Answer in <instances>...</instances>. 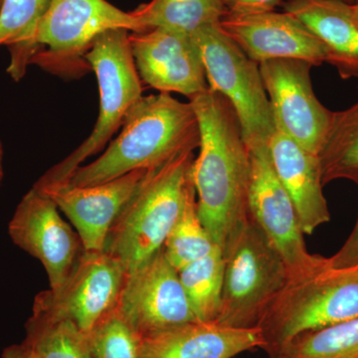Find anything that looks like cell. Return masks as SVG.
<instances>
[{"label": "cell", "instance_id": "cell-1", "mask_svg": "<svg viewBox=\"0 0 358 358\" xmlns=\"http://www.w3.org/2000/svg\"><path fill=\"white\" fill-rule=\"evenodd\" d=\"M189 102L200 129L199 155L192 166L197 209L214 243L222 249L249 215L250 150L225 96L208 88Z\"/></svg>", "mask_w": 358, "mask_h": 358}, {"label": "cell", "instance_id": "cell-2", "mask_svg": "<svg viewBox=\"0 0 358 358\" xmlns=\"http://www.w3.org/2000/svg\"><path fill=\"white\" fill-rule=\"evenodd\" d=\"M121 129L101 157L78 167L64 183L85 187L138 169L155 171L200 145L199 119L192 103L180 102L169 93L141 96Z\"/></svg>", "mask_w": 358, "mask_h": 358}, {"label": "cell", "instance_id": "cell-3", "mask_svg": "<svg viewBox=\"0 0 358 358\" xmlns=\"http://www.w3.org/2000/svg\"><path fill=\"white\" fill-rule=\"evenodd\" d=\"M194 159L188 150L150 171L113 223L103 251L128 274L164 248L185 206Z\"/></svg>", "mask_w": 358, "mask_h": 358}, {"label": "cell", "instance_id": "cell-4", "mask_svg": "<svg viewBox=\"0 0 358 358\" xmlns=\"http://www.w3.org/2000/svg\"><path fill=\"white\" fill-rule=\"evenodd\" d=\"M358 317V267L327 268L288 280L265 310L257 327L263 350L277 352L301 334Z\"/></svg>", "mask_w": 358, "mask_h": 358}, {"label": "cell", "instance_id": "cell-5", "mask_svg": "<svg viewBox=\"0 0 358 358\" xmlns=\"http://www.w3.org/2000/svg\"><path fill=\"white\" fill-rule=\"evenodd\" d=\"M224 274L216 324L256 327L288 281L286 265L251 215L233 230L222 248Z\"/></svg>", "mask_w": 358, "mask_h": 358}, {"label": "cell", "instance_id": "cell-6", "mask_svg": "<svg viewBox=\"0 0 358 358\" xmlns=\"http://www.w3.org/2000/svg\"><path fill=\"white\" fill-rule=\"evenodd\" d=\"M129 33L127 29H110L94 40L85 58L98 81V120L87 140L47 171L34 183L36 187L66 182L85 160L106 148L122 128L129 110L143 96L141 80L131 54Z\"/></svg>", "mask_w": 358, "mask_h": 358}, {"label": "cell", "instance_id": "cell-7", "mask_svg": "<svg viewBox=\"0 0 358 358\" xmlns=\"http://www.w3.org/2000/svg\"><path fill=\"white\" fill-rule=\"evenodd\" d=\"M110 29L141 31L131 13L107 0H50L35 35L31 65L62 78L84 76L91 70L87 52Z\"/></svg>", "mask_w": 358, "mask_h": 358}, {"label": "cell", "instance_id": "cell-8", "mask_svg": "<svg viewBox=\"0 0 358 358\" xmlns=\"http://www.w3.org/2000/svg\"><path fill=\"white\" fill-rule=\"evenodd\" d=\"M192 37L201 53L209 88L229 101L248 147L268 143L275 127L258 63L223 32L219 23L203 26Z\"/></svg>", "mask_w": 358, "mask_h": 358}, {"label": "cell", "instance_id": "cell-9", "mask_svg": "<svg viewBox=\"0 0 358 358\" xmlns=\"http://www.w3.org/2000/svg\"><path fill=\"white\" fill-rule=\"evenodd\" d=\"M249 150V214L281 255L288 280L301 279L331 267L329 258L308 251L298 213L278 178L268 143H256Z\"/></svg>", "mask_w": 358, "mask_h": 358}, {"label": "cell", "instance_id": "cell-10", "mask_svg": "<svg viewBox=\"0 0 358 358\" xmlns=\"http://www.w3.org/2000/svg\"><path fill=\"white\" fill-rule=\"evenodd\" d=\"M275 131L286 134L308 152L319 155L333 120L313 92L308 62L274 59L259 64Z\"/></svg>", "mask_w": 358, "mask_h": 358}, {"label": "cell", "instance_id": "cell-11", "mask_svg": "<svg viewBox=\"0 0 358 358\" xmlns=\"http://www.w3.org/2000/svg\"><path fill=\"white\" fill-rule=\"evenodd\" d=\"M8 235L43 265L51 289L67 281L85 252L79 234L60 215L55 202L33 186L9 221Z\"/></svg>", "mask_w": 358, "mask_h": 358}, {"label": "cell", "instance_id": "cell-12", "mask_svg": "<svg viewBox=\"0 0 358 358\" xmlns=\"http://www.w3.org/2000/svg\"><path fill=\"white\" fill-rule=\"evenodd\" d=\"M119 308L140 338L199 320L164 248L128 274Z\"/></svg>", "mask_w": 358, "mask_h": 358}, {"label": "cell", "instance_id": "cell-13", "mask_svg": "<svg viewBox=\"0 0 358 358\" xmlns=\"http://www.w3.org/2000/svg\"><path fill=\"white\" fill-rule=\"evenodd\" d=\"M129 44L141 82L159 93L174 92L190 100L209 88L192 35L155 28L129 33Z\"/></svg>", "mask_w": 358, "mask_h": 358}, {"label": "cell", "instance_id": "cell-14", "mask_svg": "<svg viewBox=\"0 0 358 358\" xmlns=\"http://www.w3.org/2000/svg\"><path fill=\"white\" fill-rule=\"evenodd\" d=\"M127 278L126 268L114 257L105 251H85L60 288L39 294L89 334L106 315L119 308Z\"/></svg>", "mask_w": 358, "mask_h": 358}, {"label": "cell", "instance_id": "cell-15", "mask_svg": "<svg viewBox=\"0 0 358 358\" xmlns=\"http://www.w3.org/2000/svg\"><path fill=\"white\" fill-rule=\"evenodd\" d=\"M138 169L100 185L78 187L60 183L37 188L50 197L74 226L85 251H103L108 233L148 174Z\"/></svg>", "mask_w": 358, "mask_h": 358}, {"label": "cell", "instance_id": "cell-16", "mask_svg": "<svg viewBox=\"0 0 358 358\" xmlns=\"http://www.w3.org/2000/svg\"><path fill=\"white\" fill-rule=\"evenodd\" d=\"M219 25L258 64L274 59H296L312 66L327 63L324 45L288 13L226 14Z\"/></svg>", "mask_w": 358, "mask_h": 358}, {"label": "cell", "instance_id": "cell-17", "mask_svg": "<svg viewBox=\"0 0 358 358\" xmlns=\"http://www.w3.org/2000/svg\"><path fill=\"white\" fill-rule=\"evenodd\" d=\"M263 345L257 327L238 329L197 320L141 336L138 358H233Z\"/></svg>", "mask_w": 358, "mask_h": 358}, {"label": "cell", "instance_id": "cell-18", "mask_svg": "<svg viewBox=\"0 0 358 358\" xmlns=\"http://www.w3.org/2000/svg\"><path fill=\"white\" fill-rule=\"evenodd\" d=\"M271 160L298 213L305 235L329 222L331 213L322 192L319 155L308 152L286 134L275 131L268 143Z\"/></svg>", "mask_w": 358, "mask_h": 358}, {"label": "cell", "instance_id": "cell-19", "mask_svg": "<svg viewBox=\"0 0 358 358\" xmlns=\"http://www.w3.org/2000/svg\"><path fill=\"white\" fill-rule=\"evenodd\" d=\"M282 8L324 45L327 63L339 76L358 78V16L353 4L338 0H287Z\"/></svg>", "mask_w": 358, "mask_h": 358}, {"label": "cell", "instance_id": "cell-20", "mask_svg": "<svg viewBox=\"0 0 358 358\" xmlns=\"http://www.w3.org/2000/svg\"><path fill=\"white\" fill-rule=\"evenodd\" d=\"M23 343L40 358H93L88 334L39 294L25 324Z\"/></svg>", "mask_w": 358, "mask_h": 358}, {"label": "cell", "instance_id": "cell-21", "mask_svg": "<svg viewBox=\"0 0 358 358\" xmlns=\"http://www.w3.org/2000/svg\"><path fill=\"white\" fill-rule=\"evenodd\" d=\"M50 0H3L0 8V47L10 53L7 73L15 82L31 65L37 28Z\"/></svg>", "mask_w": 358, "mask_h": 358}, {"label": "cell", "instance_id": "cell-22", "mask_svg": "<svg viewBox=\"0 0 358 358\" xmlns=\"http://www.w3.org/2000/svg\"><path fill=\"white\" fill-rule=\"evenodd\" d=\"M131 13L140 32L162 28L192 35L203 26L220 22L227 10L222 0H150Z\"/></svg>", "mask_w": 358, "mask_h": 358}, {"label": "cell", "instance_id": "cell-23", "mask_svg": "<svg viewBox=\"0 0 358 358\" xmlns=\"http://www.w3.org/2000/svg\"><path fill=\"white\" fill-rule=\"evenodd\" d=\"M319 159L322 185L348 179L358 185V101L348 109L334 112Z\"/></svg>", "mask_w": 358, "mask_h": 358}, {"label": "cell", "instance_id": "cell-24", "mask_svg": "<svg viewBox=\"0 0 358 358\" xmlns=\"http://www.w3.org/2000/svg\"><path fill=\"white\" fill-rule=\"evenodd\" d=\"M181 284L200 322H215L222 296L224 259L216 245L208 255L178 271Z\"/></svg>", "mask_w": 358, "mask_h": 358}, {"label": "cell", "instance_id": "cell-25", "mask_svg": "<svg viewBox=\"0 0 358 358\" xmlns=\"http://www.w3.org/2000/svg\"><path fill=\"white\" fill-rule=\"evenodd\" d=\"M216 246L200 219L193 179L185 206L164 246V255L176 270L208 255Z\"/></svg>", "mask_w": 358, "mask_h": 358}, {"label": "cell", "instance_id": "cell-26", "mask_svg": "<svg viewBox=\"0 0 358 358\" xmlns=\"http://www.w3.org/2000/svg\"><path fill=\"white\" fill-rule=\"evenodd\" d=\"M268 358H358V317L301 334Z\"/></svg>", "mask_w": 358, "mask_h": 358}, {"label": "cell", "instance_id": "cell-27", "mask_svg": "<svg viewBox=\"0 0 358 358\" xmlns=\"http://www.w3.org/2000/svg\"><path fill=\"white\" fill-rule=\"evenodd\" d=\"M88 336L93 358H138L140 336L120 308L100 320Z\"/></svg>", "mask_w": 358, "mask_h": 358}, {"label": "cell", "instance_id": "cell-28", "mask_svg": "<svg viewBox=\"0 0 358 358\" xmlns=\"http://www.w3.org/2000/svg\"><path fill=\"white\" fill-rule=\"evenodd\" d=\"M329 263L331 267L334 268L355 267L358 265V219L352 234L338 253L329 258Z\"/></svg>", "mask_w": 358, "mask_h": 358}, {"label": "cell", "instance_id": "cell-29", "mask_svg": "<svg viewBox=\"0 0 358 358\" xmlns=\"http://www.w3.org/2000/svg\"><path fill=\"white\" fill-rule=\"evenodd\" d=\"M227 14H253L274 11L282 0H222Z\"/></svg>", "mask_w": 358, "mask_h": 358}, {"label": "cell", "instance_id": "cell-30", "mask_svg": "<svg viewBox=\"0 0 358 358\" xmlns=\"http://www.w3.org/2000/svg\"><path fill=\"white\" fill-rule=\"evenodd\" d=\"M0 358H40L24 343H16L4 348Z\"/></svg>", "mask_w": 358, "mask_h": 358}, {"label": "cell", "instance_id": "cell-31", "mask_svg": "<svg viewBox=\"0 0 358 358\" xmlns=\"http://www.w3.org/2000/svg\"><path fill=\"white\" fill-rule=\"evenodd\" d=\"M4 150L3 145H2V141L0 140V186L2 185V180H3L4 178Z\"/></svg>", "mask_w": 358, "mask_h": 358}, {"label": "cell", "instance_id": "cell-32", "mask_svg": "<svg viewBox=\"0 0 358 358\" xmlns=\"http://www.w3.org/2000/svg\"><path fill=\"white\" fill-rule=\"evenodd\" d=\"M338 1L345 2V3H348V4H355V2H357V0H338Z\"/></svg>", "mask_w": 358, "mask_h": 358}, {"label": "cell", "instance_id": "cell-33", "mask_svg": "<svg viewBox=\"0 0 358 358\" xmlns=\"http://www.w3.org/2000/svg\"><path fill=\"white\" fill-rule=\"evenodd\" d=\"M353 8H355V13H357V15L358 16V2H357L355 4H353Z\"/></svg>", "mask_w": 358, "mask_h": 358}, {"label": "cell", "instance_id": "cell-34", "mask_svg": "<svg viewBox=\"0 0 358 358\" xmlns=\"http://www.w3.org/2000/svg\"><path fill=\"white\" fill-rule=\"evenodd\" d=\"M2 3H3V0H0V8H1Z\"/></svg>", "mask_w": 358, "mask_h": 358}, {"label": "cell", "instance_id": "cell-35", "mask_svg": "<svg viewBox=\"0 0 358 358\" xmlns=\"http://www.w3.org/2000/svg\"><path fill=\"white\" fill-rule=\"evenodd\" d=\"M357 2H358V0H357ZM357 2H355V3H357Z\"/></svg>", "mask_w": 358, "mask_h": 358}, {"label": "cell", "instance_id": "cell-36", "mask_svg": "<svg viewBox=\"0 0 358 358\" xmlns=\"http://www.w3.org/2000/svg\"><path fill=\"white\" fill-rule=\"evenodd\" d=\"M357 267H358V265H357Z\"/></svg>", "mask_w": 358, "mask_h": 358}]
</instances>
